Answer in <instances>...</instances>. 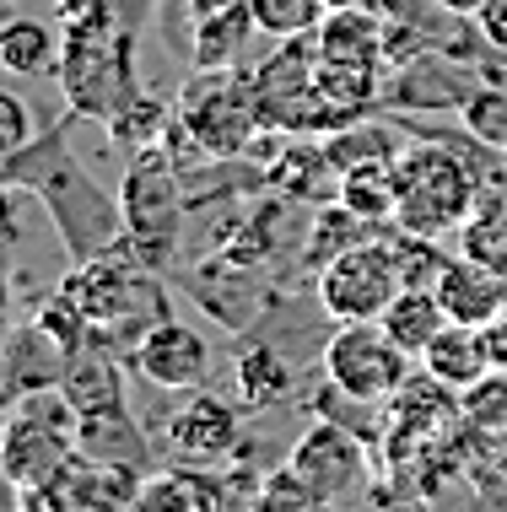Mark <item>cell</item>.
I'll list each match as a JSON object with an SVG mask.
<instances>
[{"mask_svg":"<svg viewBox=\"0 0 507 512\" xmlns=\"http://www.w3.org/2000/svg\"><path fill=\"white\" fill-rule=\"evenodd\" d=\"M481 189L486 178L448 141L394 151V221H400V232H421V238L459 232Z\"/></svg>","mask_w":507,"mask_h":512,"instance_id":"obj_1","label":"cell"},{"mask_svg":"<svg viewBox=\"0 0 507 512\" xmlns=\"http://www.w3.org/2000/svg\"><path fill=\"white\" fill-rule=\"evenodd\" d=\"M60 87L71 114L87 119H119L141 98L135 87V33L103 27V33H65L60 49Z\"/></svg>","mask_w":507,"mask_h":512,"instance_id":"obj_2","label":"cell"},{"mask_svg":"<svg viewBox=\"0 0 507 512\" xmlns=\"http://www.w3.org/2000/svg\"><path fill=\"white\" fill-rule=\"evenodd\" d=\"M119 216H125V248H135V259L152 270L168 265L178 221H184V189H178L173 162L157 146H141L130 157V173L119 184Z\"/></svg>","mask_w":507,"mask_h":512,"instance_id":"obj_3","label":"cell"},{"mask_svg":"<svg viewBox=\"0 0 507 512\" xmlns=\"http://www.w3.org/2000/svg\"><path fill=\"white\" fill-rule=\"evenodd\" d=\"M254 124H265L254 98V76H238V65L227 71H200L178 98V130L195 141L205 157H238L254 141Z\"/></svg>","mask_w":507,"mask_h":512,"instance_id":"obj_4","label":"cell"},{"mask_svg":"<svg viewBox=\"0 0 507 512\" xmlns=\"http://www.w3.org/2000/svg\"><path fill=\"white\" fill-rule=\"evenodd\" d=\"M324 383L362 405H383L410 383V351L378 318H346L324 340Z\"/></svg>","mask_w":507,"mask_h":512,"instance_id":"obj_5","label":"cell"},{"mask_svg":"<svg viewBox=\"0 0 507 512\" xmlns=\"http://www.w3.org/2000/svg\"><path fill=\"white\" fill-rule=\"evenodd\" d=\"M405 286L400 248L394 243H351L319 270V308L346 324V318H383L394 292Z\"/></svg>","mask_w":507,"mask_h":512,"instance_id":"obj_6","label":"cell"},{"mask_svg":"<svg viewBox=\"0 0 507 512\" xmlns=\"http://www.w3.org/2000/svg\"><path fill=\"white\" fill-rule=\"evenodd\" d=\"M286 469H292V475L313 491V502H319V507L351 502V496L362 491V480H367V442L356 437L351 426L319 415V421L292 442Z\"/></svg>","mask_w":507,"mask_h":512,"instance_id":"obj_7","label":"cell"},{"mask_svg":"<svg viewBox=\"0 0 507 512\" xmlns=\"http://www.w3.org/2000/svg\"><path fill=\"white\" fill-rule=\"evenodd\" d=\"M71 459H76V410L44 415L38 405H27L17 421H6V432H0V475L17 491L54 486V475Z\"/></svg>","mask_w":507,"mask_h":512,"instance_id":"obj_8","label":"cell"},{"mask_svg":"<svg viewBox=\"0 0 507 512\" xmlns=\"http://www.w3.org/2000/svg\"><path fill=\"white\" fill-rule=\"evenodd\" d=\"M243 405H227L222 394L189 389V399L178 410L162 415V442H168L173 459L184 464H216L232 459L243 448Z\"/></svg>","mask_w":507,"mask_h":512,"instance_id":"obj_9","label":"cell"},{"mask_svg":"<svg viewBox=\"0 0 507 512\" xmlns=\"http://www.w3.org/2000/svg\"><path fill=\"white\" fill-rule=\"evenodd\" d=\"M130 367L162 394H189V389H200V383L211 378V345H205L200 329L162 318V324H152L141 340H135Z\"/></svg>","mask_w":507,"mask_h":512,"instance_id":"obj_10","label":"cell"},{"mask_svg":"<svg viewBox=\"0 0 507 512\" xmlns=\"http://www.w3.org/2000/svg\"><path fill=\"white\" fill-rule=\"evenodd\" d=\"M437 297H443V308L454 324H491L497 308L507 302V275L454 254L443 265V275H437Z\"/></svg>","mask_w":507,"mask_h":512,"instance_id":"obj_11","label":"cell"},{"mask_svg":"<svg viewBox=\"0 0 507 512\" xmlns=\"http://www.w3.org/2000/svg\"><path fill=\"white\" fill-rule=\"evenodd\" d=\"M421 367H427V378H437L443 389L464 394L470 383H481L486 372H491L486 329H481V324H454V318H448L443 335H437L427 351H421Z\"/></svg>","mask_w":507,"mask_h":512,"instance_id":"obj_12","label":"cell"},{"mask_svg":"<svg viewBox=\"0 0 507 512\" xmlns=\"http://www.w3.org/2000/svg\"><path fill=\"white\" fill-rule=\"evenodd\" d=\"M319 60H383V44H389V22L378 17L373 6H346V11H324L319 33Z\"/></svg>","mask_w":507,"mask_h":512,"instance_id":"obj_13","label":"cell"},{"mask_svg":"<svg viewBox=\"0 0 507 512\" xmlns=\"http://www.w3.org/2000/svg\"><path fill=\"white\" fill-rule=\"evenodd\" d=\"M227 502L232 491L211 469H162V475L141 480V496H135V507H152V512H216Z\"/></svg>","mask_w":507,"mask_h":512,"instance_id":"obj_14","label":"cell"},{"mask_svg":"<svg viewBox=\"0 0 507 512\" xmlns=\"http://www.w3.org/2000/svg\"><path fill=\"white\" fill-rule=\"evenodd\" d=\"M459 254L507 275V184H486L459 221Z\"/></svg>","mask_w":507,"mask_h":512,"instance_id":"obj_15","label":"cell"},{"mask_svg":"<svg viewBox=\"0 0 507 512\" xmlns=\"http://www.w3.org/2000/svg\"><path fill=\"white\" fill-rule=\"evenodd\" d=\"M378 324L389 329V335L400 340L410 356H421L437 335H443L448 308H443V297H437V286H400V292H394V302L383 308Z\"/></svg>","mask_w":507,"mask_h":512,"instance_id":"obj_16","label":"cell"},{"mask_svg":"<svg viewBox=\"0 0 507 512\" xmlns=\"http://www.w3.org/2000/svg\"><path fill=\"white\" fill-rule=\"evenodd\" d=\"M60 44L65 38H54L49 22L38 17H6L0 22V71L6 76H49L60 71Z\"/></svg>","mask_w":507,"mask_h":512,"instance_id":"obj_17","label":"cell"},{"mask_svg":"<svg viewBox=\"0 0 507 512\" xmlns=\"http://www.w3.org/2000/svg\"><path fill=\"white\" fill-rule=\"evenodd\" d=\"M238 405L249 410V415H259V410H276V405H286L292 399V367H286V356L276 351V345H249V351L238 356Z\"/></svg>","mask_w":507,"mask_h":512,"instance_id":"obj_18","label":"cell"},{"mask_svg":"<svg viewBox=\"0 0 507 512\" xmlns=\"http://www.w3.org/2000/svg\"><path fill=\"white\" fill-rule=\"evenodd\" d=\"M60 399L81 415H108L125 410V383H119V367L103 362V356H81L76 367L60 372Z\"/></svg>","mask_w":507,"mask_h":512,"instance_id":"obj_19","label":"cell"},{"mask_svg":"<svg viewBox=\"0 0 507 512\" xmlns=\"http://www.w3.org/2000/svg\"><path fill=\"white\" fill-rule=\"evenodd\" d=\"M340 205L362 221H394V157H367L340 168Z\"/></svg>","mask_w":507,"mask_h":512,"instance_id":"obj_20","label":"cell"},{"mask_svg":"<svg viewBox=\"0 0 507 512\" xmlns=\"http://www.w3.org/2000/svg\"><path fill=\"white\" fill-rule=\"evenodd\" d=\"M76 448L92 453V459H108V464H135V469H146V437L130 426L125 410L81 415V421H76Z\"/></svg>","mask_w":507,"mask_h":512,"instance_id":"obj_21","label":"cell"},{"mask_svg":"<svg viewBox=\"0 0 507 512\" xmlns=\"http://www.w3.org/2000/svg\"><path fill=\"white\" fill-rule=\"evenodd\" d=\"M459 421L481 437H507V367H491L459 394Z\"/></svg>","mask_w":507,"mask_h":512,"instance_id":"obj_22","label":"cell"},{"mask_svg":"<svg viewBox=\"0 0 507 512\" xmlns=\"http://www.w3.org/2000/svg\"><path fill=\"white\" fill-rule=\"evenodd\" d=\"M254 6V22H259V33H270V38H313L319 33V22H324V0H249Z\"/></svg>","mask_w":507,"mask_h":512,"instance_id":"obj_23","label":"cell"},{"mask_svg":"<svg viewBox=\"0 0 507 512\" xmlns=\"http://www.w3.org/2000/svg\"><path fill=\"white\" fill-rule=\"evenodd\" d=\"M459 119H464V135H470V141H481L491 151H507V92L502 87H475L470 98H464Z\"/></svg>","mask_w":507,"mask_h":512,"instance_id":"obj_24","label":"cell"},{"mask_svg":"<svg viewBox=\"0 0 507 512\" xmlns=\"http://www.w3.org/2000/svg\"><path fill=\"white\" fill-rule=\"evenodd\" d=\"M162 119H168V108H162L157 98H146V92H141V98H135V103H130L119 119H108V130H114V141H119V146L141 151V146H152L157 135H162Z\"/></svg>","mask_w":507,"mask_h":512,"instance_id":"obj_25","label":"cell"},{"mask_svg":"<svg viewBox=\"0 0 507 512\" xmlns=\"http://www.w3.org/2000/svg\"><path fill=\"white\" fill-rule=\"evenodd\" d=\"M27 146H33V108L0 87V157H17Z\"/></svg>","mask_w":507,"mask_h":512,"instance_id":"obj_26","label":"cell"},{"mask_svg":"<svg viewBox=\"0 0 507 512\" xmlns=\"http://www.w3.org/2000/svg\"><path fill=\"white\" fill-rule=\"evenodd\" d=\"M54 17H60L65 33H103V27H119L114 0H54Z\"/></svg>","mask_w":507,"mask_h":512,"instance_id":"obj_27","label":"cell"},{"mask_svg":"<svg viewBox=\"0 0 507 512\" xmlns=\"http://www.w3.org/2000/svg\"><path fill=\"white\" fill-rule=\"evenodd\" d=\"M254 502H259V507H319V502H313V491H308V486H303V480H297L286 464L265 480V486L254 491Z\"/></svg>","mask_w":507,"mask_h":512,"instance_id":"obj_28","label":"cell"},{"mask_svg":"<svg viewBox=\"0 0 507 512\" xmlns=\"http://www.w3.org/2000/svg\"><path fill=\"white\" fill-rule=\"evenodd\" d=\"M475 33L486 38L491 54H507V0H486V6L475 11Z\"/></svg>","mask_w":507,"mask_h":512,"instance_id":"obj_29","label":"cell"},{"mask_svg":"<svg viewBox=\"0 0 507 512\" xmlns=\"http://www.w3.org/2000/svg\"><path fill=\"white\" fill-rule=\"evenodd\" d=\"M486 329V351H491V367H507V302L497 308V318L491 324H481Z\"/></svg>","mask_w":507,"mask_h":512,"instance_id":"obj_30","label":"cell"},{"mask_svg":"<svg viewBox=\"0 0 507 512\" xmlns=\"http://www.w3.org/2000/svg\"><path fill=\"white\" fill-rule=\"evenodd\" d=\"M22 238V216H17V200H11V189L0 184V248Z\"/></svg>","mask_w":507,"mask_h":512,"instance_id":"obj_31","label":"cell"},{"mask_svg":"<svg viewBox=\"0 0 507 512\" xmlns=\"http://www.w3.org/2000/svg\"><path fill=\"white\" fill-rule=\"evenodd\" d=\"M437 11H448V17H475V11L486 6V0H432Z\"/></svg>","mask_w":507,"mask_h":512,"instance_id":"obj_32","label":"cell"},{"mask_svg":"<svg viewBox=\"0 0 507 512\" xmlns=\"http://www.w3.org/2000/svg\"><path fill=\"white\" fill-rule=\"evenodd\" d=\"M6 318H11V281L0 275V324H6Z\"/></svg>","mask_w":507,"mask_h":512,"instance_id":"obj_33","label":"cell"},{"mask_svg":"<svg viewBox=\"0 0 507 512\" xmlns=\"http://www.w3.org/2000/svg\"><path fill=\"white\" fill-rule=\"evenodd\" d=\"M330 11H346V6H373V0H324Z\"/></svg>","mask_w":507,"mask_h":512,"instance_id":"obj_34","label":"cell"},{"mask_svg":"<svg viewBox=\"0 0 507 512\" xmlns=\"http://www.w3.org/2000/svg\"><path fill=\"white\" fill-rule=\"evenodd\" d=\"M6 11H11V0H0V22H6Z\"/></svg>","mask_w":507,"mask_h":512,"instance_id":"obj_35","label":"cell"},{"mask_svg":"<svg viewBox=\"0 0 507 512\" xmlns=\"http://www.w3.org/2000/svg\"><path fill=\"white\" fill-rule=\"evenodd\" d=\"M502 157H507V151H502Z\"/></svg>","mask_w":507,"mask_h":512,"instance_id":"obj_36","label":"cell"}]
</instances>
